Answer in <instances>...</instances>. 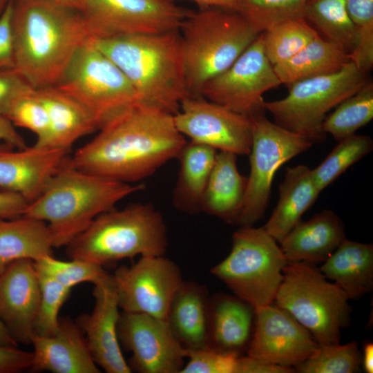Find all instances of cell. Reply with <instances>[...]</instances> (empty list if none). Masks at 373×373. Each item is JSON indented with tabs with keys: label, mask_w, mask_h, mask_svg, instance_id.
Segmentation results:
<instances>
[{
	"label": "cell",
	"mask_w": 373,
	"mask_h": 373,
	"mask_svg": "<svg viewBox=\"0 0 373 373\" xmlns=\"http://www.w3.org/2000/svg\"><path fill=\"white\" fill-rule=\"evenodd\" d=\"M186 142L173 115L139 101L102 125L70 162L84 172L131 184L177 158Z\"/></svg>",
	"instance_id": "obj_1"
},
{
	"label": "cell",
	"mask_w": 373,
	"mask_h": 373,
	"mask_svg": "<svg viewBox=\"0 0 373 373\" xmlns=\"http://www.w3.org/2000/svg\"><path fill=\"white\" fill-rule=\"evenodd\" d=\"M15 68L35 89L54 86L90 35L79 10L52 0H12Z\"/></svg>",
	"instance_id": "obj_2"
},
{
	"label": "cell",
	"mask_w": 373,
	"mask_h": 373,
	"mask_svg": "<svg viewBox=\"0 0 373 373\" xmlns=\"http://www.w3.org/2000/svg\"><path fill=\"white\" fill-rule=\"evenodd\" d=\"M144 187L81 171L70 157L41 194L29 202L23 215L48 224L54 248L66 247L99 215Z\"/></svg>",
	"instance_id": "obj_3"
},
{
	"label": "cell",
	"mask_w": 373,
	"mask_h": 373,
	"mask_svg": "<svg viewBox=\"0 0 373 373\" xmlns=\"http://www.w3.org/2000/svg\"><path fill=\"white\" fill-rule=\"evenodd\" d=\"M90 39L123 72L141 101L175 115L190 97L178 30Z\"/></svg>",
	"instance_id": "obj_4"
},
{
	"label": "cell",
	"mask_w": 373,
	"mask_h": 373,
	"mask_svg": "<svg viewBox=\"0 0 373 373\" xmlns=\"http://www.w3.org/2000/svg\"><path fill=\"white\" fill-rule=\"evenodd\" d=\"M167 247L162 214L151 204L135 203L99 215L66 246V253L103 267L138 255L164 256Z\"/></svg>",
	"instance_id": "obj_5"
},
{
	"label": "cell",
	"mask_w": 373,
	"mask_h": 373,
	"mask_svg": "<svg viewBox=\"0 0 373 373\" xmlns=\"http://www.w3.org/2000/svg\"><path fill=\"white\" fill-rule=\"evenodd\" d=\"M178 31L186 85L191 97L228 68L260 34L236 12L201 8L182 21Z\"/></svg>",
	"instance_id": "obj_6"
},
{
	"label": "cell",
	"mask_w": 373,
	"mask_h": 373,
	"mask_svg": "<svg viewBox=\"0 0 373 373\" xmlns=\"http://www.w3.org/2000/svg\"><path fill=\"white\" fill-rule=\"evenodd\" d=\"M276 294V306L307 329L318 345L340 343L352 308L346 294L312 263L288 262Z\"/></svg>",
	"instance_id": "obj_7"
},
{
	"label": "cell",
	"mask_w": 373,
	"mask_h": 373,
	"mask_svg": "<svg viewBox=\"0 0 373 373\" xmlns=\"http://www.w3.org/2000/svg\"><path fill=\"white\" fill-rule=\"evenodd\" d=\"M287 263L276 240L263 227L242 226L232 236L230 253L211 273L256 309L273 303Z\"/></svg>",
	"instance_id": "obj_8"
},
{
	"label": "cell",
	"mask_w": 373,
	"mask_h": 373,
	"mask_svg": "<svg viewBox=\"0 0 373 373\" xmlns=\"http://www.w3.org/2000/svg\"><path fill=\"white\" fill-rule=\"evenodd\" d=\"M367 81L366 74L350 61L334 73L289 85L285 97L265 102L264 107L278 125L312 144L321 142L325 137L322 125L327 112L356 93Z\"/></svg>",
	"instance_id": "obj_9"
},
{
	"label": "cell",
	"mask_w": 373,
	"mask_h": 373,
	"mask_svg": "<svg viewBox=\"0 0 373 373\" xmlns=\"http://www.w3.org/2000/svg\"><path fill=\"white\" fill-rule=\"evenodd\" d=\"M93 115L99 129L141 101L119 67L88 38L75 51L55 86Z\"/></svg>",
	"instance_id": "obj_10"
},
{
	"label": "cell",
	"mask_w": 373,
	"mask_h": 373,
	"mask_svg": "<svg viewBox=\"0 0 373 373\" xmlns=\"http://www.w3.org/2000/svg\"><path fill=\"white\" fill-rule=\"evenodd\" d=\"M250 173L237 224L253 226L267 209L274 174L284 163L309 149L305 137L269 121L264 114L252 118Z\"/></svg>",
	"instance_id": "obj_11"
},
{
	"label": "cell",
	"mask_w": 373,
	"mask_h": 373,
	"mask_svg": "<svg viewBox=\"0 0 373 373\" xmlns=\"http://www.w3.org/2000/svg\"><path fill=\"white\" fill-rule=\"evenodd\" d=\"M280 84L261 32L228 68L204 84L200 96L253 118L265 111L263 94Z\"/></svg>",
	"instance_id": "obj_12"
},
{
	"label": "cell",
	"mask_w": 373,
	"mask_h": 373,
	"mask_svg": "<svg viewBox=\"0 0 373 373\" xmlns=\"http://www.w3.org/2000/svg\"><path fill=\"white\" fill-rule=\"evenodd\" d=\"M90 38L178 30L191 10L168 0H82Z\"/></svg>",
	"instance_id": "obj_13"
},
{
	"label": "cell",
	"mask_w": 373,
	"mask_h": 373,
	"mask_svg": "<svg viewBox=\"0 0 373 373\" xmlns=\"http://www.w3.org/2000/svg\"><path fill=\"white\" fill-rule=\"evenodd\" d=\"M113 280L123 312L166 319L172 299L183 283L181 271L164 256H144L131 266L118 267Z\"/></svg>",
	"instance_id": "obj_14"
},
{
	"label": "cell",
	"mask_w": 373,
	"mask_h": 373,
	"mask_svg": "<svg viewBox=\"0 0 373 373\" xmlns=\"http://www.w3.org/2000/svg\"><path fill=\"white\" fill-rule=\"evenodd\" d=\"M178 131L220 151L249 155L252 143L253 119L201 96L187 97L173 115Z\"/></svg>",
	"instance_id": "obj_15"
},
{
	"label": "cell",
	"mask_w": 373,
	"mask_h": 373,
	"mask_svg": "<svg viewBox=\"0 0 373 373\" xmlns=\"http://www.w3.org/2000/svg\"><path fill=\"white\" fill-rule=\"evenodd\" d=\"M119 343L132 353L129 367L140 373H180L187 352L180 345L166 321L153 316L123 312L117 324Z\"/></svg>",
	"instance_id": "obj_16"
},
{
	"label": "cell",
	"mask_w": 373,
	"mask_h": 373,
	"mask_svg": "<svg viewBox=\"0 0 373 373\" xmlns=\"http://www.w3.org/2000/svg\"><path fill=\"white\" fill-rule=\"evenodd\" d=\"M254 309L248 356L291 367L308 358L318 347L309 332L285 310L271 304Z\"/></svg>",
	"instance_id": "obj_17"
},
{
	"label": "cell",
	"mask_w": 373,
	"mask_h": 373,
	"mask_svg": "<svg viewBox=\"0 0 373 373\" xmlns=\"http://www.w3.org/2000/svg\"><path fill=\"white\" fill-rule=\"evenodd\" d=\"M93 285L94 308L90 314L79 316L77 325L97 365L108 373H131L117 335L120 313L113 275L107 272Z\"/></svg>",
	"instance_id": "obj_18"
},
{
	"label": "cell",
	"mask_w": 373,
	"mask_h": 373,
	"mask_svg": "<svg viewBox=\"0 0 373 373\" xmlns=\"http://www.w3.org/2000/svg\"><path fill=\"white\" fill-rule=\"evenodd\" d=\"M40 296L34 260H14L0 270V320L17 343L31 344Z\"/></svg>",
	"instance_id": "obj_19"
},
{
	"label": "cell",
	"mask_w": 373,
	"mask_h": 373,
	"mask_svg": "<svg viewBox=\"0 0 373 373\" xmlns=\"http://www.w3.org/2000/svg\"><path fill=\"white\" fill-rule=\"evenodd\" d=\"M69 151L35 145L16 151L0 150V188L23 195L29 202L69 159Z\"/></svg>",
	"instance_id": "obj_20"
},
{
	"label": "cell",
	"mask_w": 373,
	"mask_h": 373,
	"mask_svg": "<svg viewBox=\"0 0 373 373\" xmlns=\"http://www.w3.org/2000/svg\"><path fill=\"white\" fill-rule=\"evenodd\" d=\"M33 361L30 370L53 373H99L83 332L69 318H59L50 336L34 334Z\"/></svg>",
	"instance_id": "obj_21"
},
{
	"label": "cell",
	"mask_w": 373,
	"mask_h": 373,
	"mask_svg": "<svg viewBox=\"0 0 373 373\" xmlns=\"http://www.w3.org/2000/svg\"><path fill=\"white\" fill-rule=\"evenodd\" d=\"M36 92L47 111L48 129L45 139L35 146L70 151L79 138L99 130L88 110L56 86Z\"/></svg>",
	"instance_id": "obj_22"
},
{
	"label": "cell",
	"mask_w": 373,
	"mask_h": 373,
	"mask_svg": "<svg viewBox=\"0 0 373 373\" xmlns=\"http://www.w3.org/2000/svg\"><path fill=\"white\" fill-rule=\"evenodd\" d=\"M254 308L236 296L217 294L209 299L208 347L240 356L251 339Z\"/></svg>",
	"instance_id": "obj_23"
},
{
	"label": "cell",
	"mask_w": 373,
	"mask_h": 373,
	"mask_svg": "<svg viewBox=\"0 0 373 373\" xmlns=\"http://www.w3.org/2000/svg\"><path fill=\"white\" fill-rule=\"evenodd\" d=\"M345 238L342 220L331 210H323L301 220L279 243L287 262H325Z\"/></svg>",
	"instance_id": "obj_24"
},
{
	"label": "cell",
	"mask_w": 373,
	"mask_h": 373,
	"mask_svg": "<svg viewBox=\"0 0 373 373\" xmlns=\"http://www.w3.org/2000/svg\"><path fill=\"white\" fill-rule=\"evenodd\" d=\"M209 299L207 288L193 281H183L172 299L166 321L186 352L209 347Z\"/></svg>",
	"instance_id": "obj_25"
},
{
	"label": "cell",
	"mask_w": 373,
	"mask_h": 373,
	"mask_svg": "<svg viewBox=\"0 0 373 373\" xmlns=\"http://www.w3.org/2000/svg\"><path fill=\"white\" fill-rule=\"evenodd\" d=\"M320 193L312 169L305 165L288 167L279 184L277 205L263 229L280 243L301 220Z\"/></svg>",
	"instance_id": "obj_26"
},
{
	"label": "cell",
	"mask_w": 373,
	"mask_h": 373,
	"mask_svg": "<svg viewBox=\"0 0 373 373\" xmlns=\"http://www.w3.org/2000/svg\"><path fill=\"white\" fill-rule=\"evenodd\" d=\"M247 184V177L238 169L236 155L217 153L201 204V211L230 224L238 223Z\"/></svg>",
	"instance_id": "obj_27"
},
{
	"label": "cell",
	"mask_w": 373,
	"mask_h": 373,
	"mask_svg": "<svg viewBox=\"0 0 373 373\" xmlns=\"http://www.w3.org/2000/svg\"><path fill=\"white\" fill-rule=\"evenodd\" d=\"M318 269L349 300L359 298L373 289V245L345 238Z\"/></svg>",
	"instance_id": "obj_28"
},
{
	"label": "cell",
	"mask_w": 373,
	"mask_h": 373,
	"mask_svg": "<svg viewBox=\"0 0 373 373\" xmlns=\"http://www.w3.org/2000/svg\"><path fill=\"white\" fill-rule=\"evenodd\" d=\"M217 153L213 148L193 141L184 145L177 157L180 170L173 193L176 209L189 214L201 211L204 191Z\"/></svg>",
	"instance_id": "obj_29"
},
{
	"label": "cell",
	"mask_w": 373,
	"mask_h": 373,
	"mask_svg": "<svg viewBox=\"0 0 373 373\" xmlns=\"http://www.w3.org/2000/svg\"><path fill=\"white\" fill-rule=\"evenodd\" d=\"M53 248L44 221L25 215L10 219L0 217V270L14 260L37 261L52 256Z\"/></svg>",
	"instance_id": "obj_30"
},
{
	"label": "cell",
	"mask_w": 373,
	"mask_h": 373,
	"mask_svg": "<svg viewBox=\"0 0 373 373\" xmlns=\"http://www.w3.org/2000/svg\"><path fill=\"white\" fill-rule=\"evenodd\" d=\"M350 54L318 35L289 59L273 66L281 84L334 73L350 62Z\"/></svg>",
	"instance_id": "obj_31"
},
{
	"label": "cell",
	"mask_w": 373,
	"mask_h": 373,
	"mask_svg": "<svg viewBox=\"0 0 373 373\" xmlns=\"http://www.w3.org/2000/svg\"><path fill=\"white\" fill-rule=\"evenodd\" d=\"M303 17L349 54L354 48L358 28L348 13L346 0H307Z\"/></svg>",
	"instance_id": "obj_32"
},
{
	"label": "cell",
	"mask_w": 373,
	"mask_h": 373,
	"mask_svg": "<svg viewBox=\"0 0 373 373\" xmlns=\"http://www.w3.org/2000/svg\"><path fill=\"white\" fill-rule=\"evenodd\" d=\"M373 118V84L366 83L354 95L336 106L335 111L325 117L323 131L340 142L355 134Z\"/></svg>",
	"instance_id": "obj_33"
},
{
	"label": "cell",
	"mask_w": 373,
	"mask_h": 373,
	"mask_svg": "<svg viewBox=\"0 0 373 373\" xmlns=\"http://www.w3.org/2000/svg\"><path fill=\"white\" fill-rule=\"evenodd\" d=\"M262 33L265 55L273 66L289 59L319 35L304 18L284 21Z\"/></svg>",
	"instance_id": "obj_34"
},
{
	"label": "cell",
	"mask_w": 373,
	"mask_h": 373,
	"mask_svg": "<svg viewBox=\"0 0 373 373\" xmlns=\"http://www.w3.org/2000/svg\"><path fill=\"white\" fill-rule=\"evenodd\" d=\"M372 149L373 141L367 135L354 134L338 142L326 158L312 169L315 183L320 191L334 182L350 166Z\"/></svg>",
	"instance_id": "obj_35"
},
{
	"label": "cell",
	"mask_w": 373,
	"mask_h": 373,
	"mask_svg": "<svg viewBox=\"0 0 373 373\" xmlns=\"http://www.w3.org/2000/svg\"><path fill=\"white\" fill-rule=\"evenodd\" d=\"M362 356L356 342L318 345L314 352L295 367L300 373H353L359 370Z\"/></svg>",
	"instance_id": "obj_36"
},
{
	"label": "cell",
	"mask_w": 373,
	"mask_h": 373,
	"mask_svg": "<svg viewBox=\"0 0 373 373\" xmlns=\"http://www.w3.org/2000/svg\"><path fill=\"white\" fill-rule=\"evenodd\" d=\"M307 0H240L235 12L259 32L286 20L304 18Z\"/></svg>",
	"instance_id": "obj_37"
},
{
	"label": "cell",
	"mask_w": 373,
	"mask_h": 373,
	"mask_svg": "<svg viewBox=\"0 0 373 373\" xmlns=\"http://www.w3.org/2000/svg\"><path fill=\"white\" fill-rule=\"evenodd\" d=\"M35 265L37 271L69 289L82 283H94L107 273L103 267L90 262L73 259L61 261L52 255L35 261Z\"/></svg>",
	"instance_id": "obj_38"
},
{
	"label": "cell",
	"mask_w": 373,
	"mask_h": 373,
	"mask_svg": "<svg viewBox=\"0 0 373 373\" xmlns=\"http://www.w3.org/2000/svg\"><path fill=\"white\" fill-rule=\"evenodd\" d=\"M37 271L41 296L35 332L37 335L50 336L58 329L59 311L68 298L71 289L46 274L37 270Z\"/></svg>",
	"instance_id": "obj_39"
},
{
	"label": "cell",
	"mask_w": 373,
	"mask_h": 373,
	"mask_svg": "<svg viewBox=\"0 0 373 373\" xmlns=\"http://www.w3.org/2000/svg\"><path fill=\"white\" fill-rule=\"evenodd\" d=\"M7 118L15 126L32 131L37 135L35 144H40L48 129L47 111L36 89L16 99L10 106Z\"/></svg>",
	"instance_id": "obj_40"
},
{
	"label": "cell",
	"mask_w": 373,
	"mask_h": 373,
	"mask_svg": "<svg viewBox=\"0 0 373 373\" xmlns=\"http://www.w3.org/2000/svg\"><path fill=\"white\" fill-rule=\"evenodd\" d=\"M239 356L209 347L189 351L188 362L180 373H236Z\"/></svg>",
	"instance_id": "obj_41"
},
{
	"label": "cell",
	"mask_w": 373,
	"mask_h": 373,
	"mask_svg": "<svg viewBox=\"0 0 373 373\" xmlns=\"http://www.w3.org/2000/svg\"><path fill=\"white\" fill-rule=\"evenodd\" d=\"M34 90L16 68H0V115L7 117L12 103Z\"/></svg>",
	"instance_id": "obj_42"
},
{
	"label": "cell",
	"mask_w": 373,
	"mask_h": 373,
	"mask_svg": "<svg viewBox=\"0 0 373 373\" xmlns=\"http://www.w3.org/2000/svg\"><path fill=\"white\" fill-rule=\"evenodd\" d=\"M15 68L12 0L0 16V68Z\"/></svg>",
	"instance_id": "obj_43"
},
{
	"label": "cell",
	"mask_w": 373,
	"mask_h": 373,
	"mask_svg": "<svg viewBox=\"0 0 373 373\" xmlns=\"http://www.w3.org/2000/svg\"><path fill=\"white\" fill-rule=\"evenodd\" d=\"M346 4L358 36L373 35V0H346Z\"/></svg>",
	"instance_id": "obj_44"
},
{
	"label": "cell",
	"mask_w": 373,
	"mask_h": 373,
	"mask_svg": "<svg viewBox=\"0 0 373 373\" xmlns=\"http://www.w3.org/2000/svg\"><path fill=\"white\" fill-rule=\"evenodd\" d=\"M33 353L17 347L0 345V373H15L30 369Z\"/></svg>",
	"instance_id": "obj_45"
},
{
	"label": "cell",
	"mask_w": 373,
	"mask_h": 373,
	"mask_svg": "<svg viewBox=\"0 0 373 373\" xmlns=\"http://www.w3.org/2000/svg\"><path fill=\"white\" fill-rule=\"evenodd\" d=\"M294 369L263 361L248 355L239 356L236 373H291Z\"/></svg>",
	"instance_id": "obj_46"
},
{
	"label": "cell",
	"mask_w": 373,
	"mask_h": 373,
	"mask_svg": "<svg viewBox=\"0 0 373 373\" xmlns=\"http://www.w3.org/2000/svg\"><path fill=\"white\" fill-rule=\"evenodd\" d=\"M28 204L21 194L3 190L0 191V217L10 219L21 216Z\"/></svg>",
	"instance_id": "obj_47"
},
{
	"label": "cell",
	"mask_w": 373,
	"mask_h": 373,
	"mask_svg": "<svg viewBox=\"0 0 373 373\" xmlns=\"http://www.w3.org/2000/svg\"><path fill=\"white\" fill-rule=\"evenodd\" d=\"M0 141L19 149L27 147L25 140L16 131L15 126L7 117L2 115H0Z\"/></svg>",
	"instance_id": "obj_48"
},
{
	"label": "cell",
	"mask_w": 373,
	"mask_h": 373,
	"mask_svg": "<svg viewBox=\"0 0 373 373\" xmlns=\"http://www.w3.org/2000/svg\"><path fill=\"white\" fill-rule=\"evenodd\" d=\"M171 2L180 0H168ZM195 3L201 8H217L235 12L240 0H187Z\"/></svg>",
	"instance_id": "obj_49"
},
{
	"label": "cell",
	"mask_w": 373,
	"mask_h": 373,
	"mask_svg": "<svg viewBox=\"0 0 373 373\" xmlns=\"http://www.w3.org/2000/svg\"><path fill=\"white\" fill-rule=\"evenodd\" d=\"M362 363L365 371L367 373L373 372V344L367 343L363 346V355Z\"/></svg>",
	"instance_id": "obj_50"
},
{
	"label": "cell",
	"mask_w": 373,
	"mask_h": 373,
	"mask_svg": "<svg viewBox=\"0 0 373 373\" xmlns=\"http://www.w3.org/2000/svg\"><path fill=\"white\" fill-rule=\"evenodd\" d=\"M0 345L17 347L18 343L0 320Z\"/></svg>",
	"instance_id": "obj_51"
},
{
	"label": "cell",
	"mask_w": 373,
	"mask_h": 373,
	"mask_svg": "<svg viewBox=\"0 0 373 373\" xmlns=\"http://www.w3.org/2000/svg\"><path fill=\"white\" fill-rule=\"evenodd\" d=\"M61 5L68 6L81 11L82 0H52Z\"/></svg>",
	"instance_id": "obj_52"
},
{
	"label": "cell",
	"mask_w": 373,
	"mask_h": 373,
	"mask_svg": "<svg viewBox=\"0 0 373 373\" xmlns=\"http://www.w3.org/2000/svg\"><path fill=\"white\" fill-rule=\"evenodd\" d=\"M11 0H0V16L6 8Z\"/></svg>",
	"instance_id": "obj_53"
}]
</instances>
